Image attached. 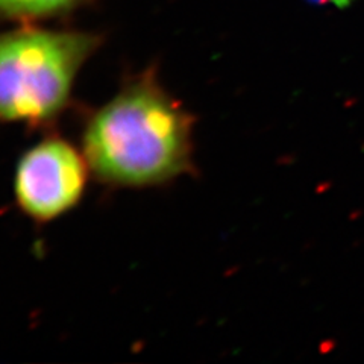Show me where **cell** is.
Listing matches in <instances>:
<instances>
[{
  "label": "cell",
  "mask_w": 364,
  "mask_h": 364,
  "mask_svg": "<svg viewBox=\"0 0 364 364\" xmlns=\"http://www.w3.org/2000/svg\"><path fill=\"white\" fill-rule=\"evenodd\" d=\"M195 117L155 68L129 76L88 114L82 152L91 173L114 188H151L193 175Z\"/></svg>",
  "instance_id": "6da1fadb"
},
{
  "label": "cell",
  "mask_w": 364,
  "mask_h": 364,
  "mask_svg": "<svg viewBox=\"0 0 364 364\" xmlns=\"http://www.w3.org/2000/svg\"><path fill=\"white\" fill-rule=\"evenodd\" d=\"M102 40L97 32L32 25L0 33V123L50 128Z\"/></svg>",
  "instance_id": "7a4b0ae2"
},
{
  "label": "cell",
  "mask_w": 364,
  "mask_h": 364,
  "mask_svg": "<svg viewBox=\"0 0 364 364\" xmlns=\"http://www.w3.org/2000/svg\"><path fill=\"white\" fill-rule=\"evenodd\" d=\"M87 158L60 135H48L23 154L16 166L14 198L26 218L49 223L82 200L88 175Z\"/></svg>",
  "instance_id": "3957f363"
},
{
  "label": "cell",
  "mask_w": 364,
  "mask_h": 364,
  "mask_svg": "<svg viewBox=\"0 0 364 364\" xmlns=\"http://www.w3.org/2000/svg\"><path fill=\"white\" fill-rule=\"evenodd\" d=\"M95 0H0V23L32 25L75 13Z\"/></svg>",
  "instance_id": "277c9868"
},
{
  "label": "cell",
  "mask_w": 364,
  "mask_h": 364,
  "mask_svg": "<svg viewBox=\"0 0 364 364\" xmlns=\"http://www.w3.org/2000/svg\"><path fill=\"white\" fill-rule=\"evenodd\" d=\"M310 2H314V4H329V5H334L337 8H346L350 5L352 0H310Z\"/></svg>",
  "instance_id": "5b68a950"
}]
</instances>
